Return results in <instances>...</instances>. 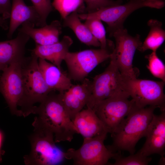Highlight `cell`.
<instances>
[{
    "instance_id": "1",
    "label": "cell",
    "mask_w": 165,
    "mask_h": 165,
    "mask_svg": "<svg viewBox=\"0 0 165 165\" xmlns=\"http://www.w3.org/2000/svg\"><path fill=\"white\" fill-rule=\"evenodd\" d=\"M156 107L140 108L135 105L116 130L111 134L113 142L106 146L112 152L122 151L135 153L138 141L145 137L148 127L153 117Z\"/></svg>"
},
{
    "instance_id": "2",
    "label": "cell",
    "mask_w": 165,
    "mask_h": 165,
    "mask_svg": "<svg viewBox=\"0 0 165 165\" xmlns=\"http://www.w3.org/2000/svg\"><path fill=\"white\" fill-rule=\"evenodd\" d=\"M50 92L33 114L53 134L56 143L71 141L74 134H78L62 102L61 94Z\"/></svg>"
},
{
    "instance_id": "3",
    "label": "cell",
    "mask_w": 165,
    "mask_h": 165,
    "mask_svg": "<svg viewBox=\"0 0 165 165\" xmlns=\"http://www.w3.org/2000/svg\"><path fill=\"white\" fill-rule=\"evenodd\" d=\"M32 125L34 130L29 137L31 150L23 157L25 164L53 165L62 162L65 152L56 145L53 133L36 116Z\"/></svg>"
},
{
    "instance_id": "4",
    "label": "cell",
    "mask_w": 165,
    "mask_h": 165,
    "mask_svg": "<svg viewBox=\"0 0 165 165\" xmlns=\"http://www.w3.org/2000/svg\"><path fill=\"white\" fill-rule=\"evenodd\" d=\"M22 74L23 93L18 106L26 117L32 114L35 104L41 103L52 91L45 81L35 56L26 57L22 64Z\"/></svg>"
},
{
    "instance_id": "5",
    "label": "cell",
    "mask_w": 165,
    "mask_h": 165,
    "mask_svg": "<svg viewBox=\"0 0 165 165\" xmlns=\"http://www.w3.org/2000/svg\"><path fill=\"white\" fill-rule=\"evenodd\" d=\"M115 40V44L110 59L116 65L123 77L137 78V72L133 67V61L135 51L142 42L138 34L132 36L122 27L109 33Z\"/></svg>"
},
{
    "instance_id": "6",
    "label": "cell",
    "mask_w": 165,
    "mask_h": 165,
    "mask_svg": "<svg viewBox=\"0 0 165 165\" xmlns=\"http://www.w3.org/2000/svg\"><path fill=\"white\" fill-rule=\"evenodd\" d=\"M165 4L163 0H130L125 4L103 7L92 13L79 14L78 16L82 20L94 18L100 19L107 24L110 33L123 27L126 19L135 10L144 7L161 9Z\"/></svg>"
},
{
    "instance_id": "7",
    "label": "cell",
    "mask_w": 165,
    "mask_h": 165,
    "mask_svg": "<svg viewBox=\"0 0 165 165\" xmlns=\"http://www.w3.org/2000/svg\"><path fill=\"white\" fill-rule=\"evenodd\" d=\"M114 47L110 41L104 48L68 52L64 59L67 67L68 75L71 79L82 82L98 65L110 58Z\"/></svg>"
},
{
    "instance_id": "8",
    "label": "cell",
    "mask_w": 165,
    "mask_h": 165,
    "mask_svg": "<svg viewBox=\"0 0 165 165\" xmlns=\"http://www.w3.org/2000/svg\"><path fill=\"white\" fill-rule=\"evenodd\" d=\"M123 81L125 91L132 98L136 106L140 108L148 105L154 106L161 112L165 111V82L123 76Z\"/></svg>"
},
{
    "instance_id": "9",
    "label": "cell",
    "mask_w": 165,
    "mask_h": 165,
    "mask_svg": "<svg viewBox=\"0 0 165 165\" xmlns=\"http://www.w3.org/2000/svg\"><path fill=\"white\" fill-rule=\"evenodd\" d=\"M104 132L95 136L84 138L78 149L70 148L65 152V159L73 161L75 165H105L109 159L119 155L120 152H112L104 144L107 134Z\"/></svg>"
},
{
    "instance_id": "10",
    "label": "cell",
    "mask_w": 165,
    "mask_h": 165,
    "mask_svg": "<svg viewBox=\"0 0 165 165\" xmlns=\"http://www.w3.org/2000/svg\"><path fill=\"white\" fill-rule=\"evenodd\" d=\"M126 92L103 100L96 104L93 109L103 123L108 133H113L135 105L130 100Z\"/></svg>"
},
{
    "instance_id": "11",
    "label": "cell",
    "mask_w": 165,
    "mask_h": 165,
    "mask_svg": "<svg viewBox=\"0 0 165 165\" xmlns=\"http://www.w3.org/2000/svg\"><path fill=\"white\" fill-rule=\"evenodd\" d=\"M91 81V93L86 105L87 108L93 109L101 101L125 92L123 76L111 60L105 71Z\"/></svg>"
},
{
    "instance_id": "12",
    "label": "cell",
    "mask_w": 165,
    "mask_h": 165,
    "mask_svg": "<svg viewBox=\"0 0 165 165\" xmlns=\"http://www.w3.org/2000/svg\"><path fill=\"white\" fill-rule=\"evenodd\" d=\"M26 57L9 65L3 70L0 78V92L11 114L18 116H23L22 112L18 109L17 107L23 95L22 65Z\"/></svg>"
},
{
    "instance_id": "13",
    "label": "cell",
    "mask_w": 165,
    "mask_h": 165,
    "mask_svg": "<svg viewBox=\"0 0 165 165\" xmlns=\"http://www.w3.org/2000/svg\"><path fill=\"white\" fill-rule=\"evenodd\" d=\"M146 140L138 151L146 156L154 154L164 157L165 147V111L153 115L146 133Z\"/></svg>"
},
{
    "instance_id": "14",
    "label": "cell",
    "mask_w": 165,
    "mask_h": 165,
    "mask_svg": "<svg viewBox=\"0 0 165 165\" xmlns=\"http://www.w3.org/2000/svg\"><path fill=\"white\" fill-rule=\"evenodd\" d=\"M91 81L86 78L61 94L63 104L72 120L86 105L91 93Z\"/></svg>"
},
{
    "instance_id": "15",
    "label": "cell",
    "mask_w": 165,
    "mask_h": 165,
    "mask_svg": "<svg viewBox=\"0 0 165 165\" xmlns=\"http://www.w3.org/2000/svg\"><path fill=\"white\" fill-rule=\"evenodd\" d=\"M18 31L24 33L32 38L35 44L46 45L56 43L59 41L62 32V25L60 21L55 20L49 25L35 28V25L29 22L23 23Z\"/></svg>"
},
{
    "instance_id": "16",
    "label": "cell",
    "mask_w": 165,
    "mask_h": 165,
    "mask_svg": "<svg viewBox=\"0 0 165 165\" xmlns=\"http://www.w3.org/2000/svg\"><path fill=\"white\" fill-rule=\"evenodd\" d=\"M8 38H12L14 32L24 22L29 21L40 27L39 15L35 7L27 6L24 0H12Z\"/></svg>"
},
{
    "instance_id": "17",
    "label": "cell",
    "mask_w": 165,
    "mask_h": 165,
    "mask_svg": "<svg viewBox=\"0 0 165 165\" xmlns=\"http://www.w3.org/2000/svg\"><path fill=\"white\" fill-rule=\"evenodd\" d=\"M78 134L83 138H91L108 132L94 110L87 108L78 112L72 119Z\"/></svg>"
},
{
    "instance_id": "18",
    "label": "cell",
    "mask_w": 165,
    "mask_h": 165,
    "mask_svg": "<svg viewBox=\"0 0 165 165\" xmlns=\"http://www.w3.org/2000/svg\"><path fill=\"white\" fill-rule=\"evenodd\" d=\"M73 43L70 37L65 35L60 41L53 44L46 45L35 44V48L31 50V54L38 58L49 61L61 69L62 61Z\"/></svg>"
},
{
    "instance_id": "19",
    "label": "cell",
    "mask_w": 165,
    "mask_h": 165,
    "mask_svg": "<svg viewBox=\"0 0 165 165\" xmlns=\"http://www.w3.org/2000/svg\"><path fill=\"white\" fill-rule=\"evenodd\" d=\"M38 63L45 81L51 91L63 93L72 85V80L61 68L40 58Z\"/></svg>"
},
{
    "instance_id": "20",
    "label": "cell",
    "mask_w": 165,
    "mask_h": 165,
    "mask_svg": "<svg viewBox=\"0 0 165 165\" xmlns=\"http://www.w3.org/2000/svg\"><path fill=\"white\" fill-rule=\"evenodd\" d=\"M30 38L26 34L19 31L15 38L0 42V63L8 66L24 59L26 46Z\"/></svg>"
},
{
    "instance_id": "21",
    "label": "cell",
    "mask_w": 165,
    "mask_h": 165,
    "mask_svg": "<svg viewBox=\"0 0 165 165\" xmlns=\"http://www.w3.org/2000/svg\"><path fill=\"white\" fill-rule=\"evenodd\" d=\"M77 12H74L63 19V26L71 29L82 42L88 46L100 47L99 42L93 36L90 31L82 23Z\"/></svg>"
},
{
    "instance_id": "22",
    "label": "cell",
    "mask_w": 165,
    "mask_h": 165,
    "mask_svg": "<svg viewBox=\"0 0 165 165\" xmlns=\"http://www.w3.org/2000/svg\"><path fill=\"white\" fill-rule=\"evenodd\" d=\"M150 30L142 45L138 49L141 52L148 50L156 52L165 39V31L162 28V23L156 19H151L147 23Z\"/></svg>"
},
{
    "instance_id": "23",
    "label": "cell",
    "mask_w": 165,
    "mask_h": 165,
    "mask_svg": "<svg viewBox=\"0 0 165 165\" xmlns=\"http://www.w3.org/2000/svg\"><path fill=\"white\" fill-rule=\"evenodd\" d=\"M52 5L63 19L74 12L84 13L86 9L83 0H53Z\"/></svg>"
},
{
    "instance_id": "24",
    "label": "cell",
    "mask_w": 165,
    "mask_h": 165,
    "mask_svg": "<svg viewBox=\"0 0 165 165\" xmlns=\"http://www.w3.org/2000/svg\"><path fill=\"white\" fill-rule=\"evenodd\" d=\"M84 24L88 28L93 36L99 42L100 48H104L110 42L106 38V31L101 20L97 18L85 20Z\"/></svg>"
},
{
    "instance_id": "25",
    "label": "cell",
    "mask_w": 165,
    "mask_h": 165,
    "mask_svg": "<svg viewBox=\"0 0 165 165\" xmlns=\"http://www.w3.org/2000/svg\"><path fill=\"white\" fill-rule=\"evenodd\" d=\"M145 58L148 61L147 67L154 77L165 82V66L162 61L158 57L156 52L152 51L147 55Z\"/></svg>"
},
{
    "instance_id": "26",
    "label": "cell",
    "mask_w": 165,
    "mask_h": 165,
    "mask_svg": "<svg viewBox=\"0 0 165 165\" xmlns=\"http://www.w3.org/2000/svg\"><path fill=\"white\" fill-rule=\"evenodd\" d=\"M113 159L115 162L111 165H147L152 160L151 158L144 156L139 151L126 157L122 156L120 153Z\"/></svg>"
},
{
    "instance_id": "27",
    "label": "cell",
    "mask_w": 165,
    "mask_h": 165,
    "mask_svg": "<svg viewBox=\"0 0 165 165\" xmlns=\"http://www.w3.org/2000/svg\"><path fill=\"white\" fill-rule=\"evenodd\" d=\"M39 16L40 27L46 25V19L53 10L51 0H31Z\"/></svg>"
},
{
    "instance_id": "28",
    "label": "cell",
    "mask_w": 165,
    "mask_h": 165,
    "mask_svg": "<svg viewBox=\"0 0 165 165\" xmlns=\"http://www.w3.org/2000/svg\"><path fill=\"white\" fill-rule=\"evenodd\" d=\"M86 4L84 13H91L106 7L121 4L122 0H83Z\"/></svg>"
},
{
    "instance_id": "29",
    "label": "cell",
    "mask_w": 165,
    "mask_h": 165,
    "mask_svg": "<svg viewBox=\"0 0 165 165\" xmlns=\"http://www.w3.org/2000/svg\"><path fill=\"white\" fill-rule=\"evenodd\" d=\"M11 5L10 0H0V14L5 20L10 18Z\"/></svg>"
},
{
    "instance_id": "30",
    "label": "cell",
    "mask_w": 165,
    "mask_h": 165,
    "mask_svg": "<svg viewBox=\"0 0 165 165\" xmlns=\"http://www.w3.org/2000/svg\"><path fill=\"white\" fill-rule=\"evenodd\" d=\"M4 139V134L3 132L0 129V163L2 162V156H3L5 151L2 149V147Z\"/></svg>"
},
{
    "instance_id": "31",
    "label": "cell",
    "mask_w": 165,
    "mask_h": 165,
    "mask_svg": "<svg viewBox=\"0 0 165 165\" xmlns=\"http://www.w3.org/2000/svg\"><path fill=\"white\" fill-rule=\"evenodd\" d=\"M8 66L0 63V72L1 71H3V70Z\"/></svg>"
},
{
    "instance_id": "32",
    "label": "cell",
    "mask_w": 165,
    "mask_h": 165,
    "mask_svg": "<svg viewBox=\"0 0 165 165\" xmlns=\"http://www.w3.org/2000/svg\"><path fill=\"white\" fill-rule=\"evenodd\" d=\"M139 0L143 1V0Z\"/></svg>"
}]
</instances>
